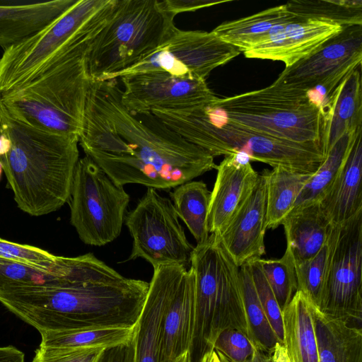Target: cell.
Instances as JSON below:
<instances>
[{"label": "cell", "mask_w": 362, "mask_h": 362, "mask_svg": "<svg viewBox=\"0 0 362 362\" xmlns=\"http://www.w3.org/2000/svg\"><path fill=\"white\" fill-rule=\"evenodd\" d=\"M112 269L92 253L71 257L61 267L47 269L0 258V287L6 284L65 285L109 279Z\"/></svg>", "instance_id": "obj_20"}, {"label": "cell", "mask_w": 362, "mask_h": 362, "mask_svg": "<svg viewBox=\"0 0 362 362\" xmlns=\"http://www.w3.org/2000/svg\"><path fill=\"white\" fill-rule=\"evenodd\" d=\"M255 290L265 315L279 342L283 344L282 312L257 259L248 262Z\"/></svg>", "instance_id": "obj_38"}, {"label": "cell", "mask_w": 362, "mask_h": 362, "mask_svg": "<svg viewBox=\"0 0 362 362\" xmlns=\"http://www.w3.org/2000/svg\"><path fill=\"white\" fill-rule=\"evenodd\" d=\"M149 283L119 279L76 284H6L0 303L40 334L83 328H132L141 313Z\"/></svg>", "instance_id": "obj_2"}, {"label": "cell", "mask_w": 362, "mask_h": 362, "mask_svg": "<svg viewBox=\"0 0 362 362\" xmlns=\"http://www.w3.org/2000/svg\"><path fill=\"white\" fill-rule=\"evenodd\" d=\"M250 161L245 153L235 151L217 165L207 217L209 234L222 232L256 186L259 174Z\"/></svg>", "instance_id": "obj_16"}, {"label": "cell", "mask_w": 362, "mask_h": 362, "mask_svg": "<svg viewBox=\"0 0 362 362\" xmlns=\"http://www.w3.org/2000/svg\"><path fill=\"white\" fill-rule=\"evenodd\" d=\"M97 362H134L132 339L128 343L105 348Z\"/></svg>", "instance_id": "obj_42"}, {"label": "cell", "mask_w": 362, "mask_h": 362, "mask_svg": "<svg viewBox=\"0 0 362 362\" xmlns=\"http://www.w3.org/2000/svg\"><path fill=\"white\" fill-rule=\"evenodd\" d=\"M117 2L78 0L42 28L4 49L0 58V95L29 83L94 39Z\"/></svg>", "instance_id": "obj_6"}, {"label": "cell", "mask_w": 362, "mask_h": 362, "mask_svg": "<svg viewBox=\"0 0 362 362\" xmlns=\"http://www.w3.org/2000/svg\"><path fill=\"white\" fill-rule=\"evenodd\" d=\"M285 5L291 13L302 18L323 20L343 27L362 25L361 0H293Z\"/></svg>", "instance_id": "obj_33"}, {"label": "cell", "mask_w": 362, "mask_h": 362, "mask_svg": "<svg viewBox=\"0 0 362 362\" xmlns=\"http://www.w3.org/2000/svg\"><path fill=\"white\" fill-rule=\"evenodd\" d=\"M211 103L182 110L158 109L152 113L185 140L214 157L240 151L250 160L301 173H315L325 158L319 144L296 143L233 123Z\"/></svg>", "instance_id": "obj_4"}, {"label": "cell", "mask_w": 362, "mask_h": 362, "mask_svg": "<svg viewBox=\"0 0 362 362\" xmlns=\"http://www.w3.org/2000/svg\"><path fill=\"white\" fill-rule=\"evenodd\" d=\"M132 328H83L40 333V346L59 348H108L132 341Z\"/></svg>", "instance_id": "obj_32"}, {"label": "cell", "mask_w": 362, "mask_h": 362, "mask_svg": "<svg viewBox=\"0 0 362 362\" xmlns=\"http://www.w3.org/2000/svg\"><path fill=\"white\" fill-rule=\"evenodd\" d=\"M32 362H35L34 359H33Z\"/></svg>", "instance_id": "obj_49"}, {"label": "cell", "mask_w": 362, "mask_h": 362, "mask_svg": "<svg viewBox=\"0 0 362 362\" xmlns=\"http://www.w3.org/2000/svg\"><path fill=\"white\" fill-rule=\"evenodd\" d=\"M257 346L247 335L235 329H227L216 339L213 349L221 362H248Z\"/></svg>", "instance_id": "obj_39"}, {"label": "cell", "mask_w": 362, "mask_h": 362, "mask_svg": "<svg viewBox=\"0 0 362 362\" xmlns=\"http://www.w3.org/2000/svg\"><path fill=\"white\" fill-rule=\"evenodd\" d=\"M266 352L256 348L252 356L248 362H266Z\"/></svg>", "instance_id": "obj_46"}, {"label": "cell", "mask_w": 362, "mask_h": 362, "mask_svg": "<svg viewBox=\"0 0 362 362\" xmlns=\"http://www.w3.org/2000/svg\"><path fill=\"white\" fill-rule=\"evenodd\" d=\"M288 248L299 262L315 255L327 243L332 225L319 203L291 211L282 221Z\"/></svg>", "instance_id": "obj_24"}, {"label": "cell", "mask_w": 362, "mask_h": 362, "mask_svg": "<svg viewBox=\"0 0 362 362\" xmlns=\"http://www.w3.org/2000/svg\"><path fill=\"white\" fill-rule=\"evenodd\" d=\"M173 202L148 187L124 218L132 238L128 260L142 258L155 269L176 264L187 267L194 246L187 240Z\"/></svg>", "instance_id": "obj_11"}, {"label": "cell", "mask_w": 362, "mask_h": 362, "mask_svg": "<svg viewBox=\"0 0 362 362\" xmlns=\"http://www.w3.org/2000/svg\"><path fill=\"white\" fill-rule=\"evenodd\" d=\"M173 362H192L190 351H185L177 357Z\"/></svg>", "instance_id": "obj_47"}, {"label": "cell", "mask_w": 362, "mask_h": 362, "mask_svg": "<svg viewBox=\"0 0 362 362\" xmlns=\"http://www.w3.org/2000/svg\"><path fill=\"white\" fill-rule=\"evenodd\" d=\"M362 130L336 177L319 202L332 226L344 223L362 211Z\"/></svg>", "instance_id": "obj_21"}, {"label": "cell", "mask_w": 362, "mask_h": 362, "mask_svg": "<svg viewBox=\"0 0 362 362\" xmlns=\"http://www.w3.org/2000/svg\"><path fill=\"white\" fill-rule=\"evenodd\" d=\"M267 194L264 176L258 182L228 225L218 235L224 248L234 262L243 264L265 254Z\"/></svg>", "instance_id": "obj_17"}, {"label": "cell", "mask_w": 362, "mask_h": 362, "mask_svg": "<svg viewBox=\"0 0 362 362\" xmlns=\"http://www.w3.org/2000/svg\"><path fill=\"white\" fill-rule=\"evenodd\" d=\"M174 18L158 0H117L87 53L91 80H111L159 47L175 29Z\"/></svg>", "instance_id": "obj_8"}, {"label": "cell", "mask_w": 362, "mask_h": 362, "mask_svg": "<svg viewBox=\"0 0 362 362\" xmlns=\"http://www.w3.org/2000/svg\"><path fill=\"white\" fill-rule=\"evenodd\" d=\"M240 276L250 339L259 349L269 352L279 340L259 300L248 262L240 267Z\"/></svg>", "instance_id": "obj_34"}, {"label": "cell", "mask_w": 362, "mask_h": 362, "mask_svg": "<svg viewBox=\"0 0 362 362\" xmlns=\"http://www.w3.org/2000/svg\"><path fill=\"white\" fill-rule=\"evenodd\" d=\"M178 218L185 223L197 243L209 236L207 217L211 192L202 181H189L177 186L170 193Z\"/></svg>", "instance_id": "obj_30"}, {"label": "cell", "mask_w": 362, "mask_h": 362, "mask_svg": "<svg viewBox=\"0 0 362 362\" xmlns=\"http://www.w3.org/2000/svg\"><path fill=\"white\" fill-rule=\"evenodd\" d=\"M361 61L362 26H346L309 56L286 67L275 81L307 91L314 88L327 103Z\"/></svg>", "instance_id": "obj_14"}, {"label": "cell", "mask_w": 362, "mask_h": 362, "mask_svg": "<svg viewBox=\"0 0 362 362\" xmlns=\"http://www.w3.org/2000/svg\"><path fill=\"white\" fill-rule=\"evenodd\" d=\"M227 1L210 0H164L160 1L163 9L173 17L176 15L189 11L214 6L226 2Z\"/></svg>", "instance_id": "obj_41"}, {"label": "cell", "mask_w": 362, "mask_h": 362, "mask_svg": "<svg viewBox=\"0 0 362 362\" xmlns=\"http://www.w3.org/2000/svg\"><path fill=\"white\" fill-rule=\"evenodd\" d=\"M1 170H2V168H1V166L0 165V177H1Z\"/></svg>", "instance_id": "obj_48"}, {"label": "cell", "mask_w": 362, "mask_h": 362, "mask_svg": "<svg viewBox=\"0 0 362 362\" xmlns=\"http://www.w3.org/2000/svg\"><path fill=\"white\" fill-rule=\"evenodd\" d=\"M291 15L285 4L222 23L212 32L223 41L246 52L261 42L271 28Z\"/></svg>", "instance_id": "obj_29"}, {"label": "cell", "mask_w": 362, "mask_h": 362, "mask_svg": "<svg viewBox=\"0 0 362 362\" xmlns=\"http://www.w3.org/2000/svg\"><path fill=\"white\" fill-rule=\"evenodd\" d=\"M361 130L362 127H360L356 132L346 134L337 141L300 192L291 211L321 201Z\"/></svg>", "instance_id": "obj_31"}, {"label": "cell", "mask_w": 362, "mask_h": 362, "mask_svg": "<svg viewBox=\"0 0 362 362\" xmlns=\"http://www.w3.org/2000/svg\"><path fill=\"white\" fill-rule=\"evenodd\" d=\"M69 201L71 224L83 243L103 246L120 235L129 195L87 156L77 163Z\"/></svg>", "instance_id": "obj_10"}, {"label": "cell", "mask_w": 362, "mask_h": 362, "mask_svg": "<svg viewBox=\"0 0 362 362\" xmlns=\"http://www.w3.org/2000/svg\"><path fill=\"white\" fill-rule=\"evenodd\" d=\"M264 276L282 311L297 291L294 260L288 248L277 259H257Z\"/></svg>", "instance_id": "obj_35"}, {"label": "cell", "mask_w": 362, "mask_h": 362, "mask_svg": "<svg viewBox=\"0 0 362 362\" xmlns=\"http://www.w3.org/2000/svg\"><path fill=\"white\" fill-rule=\"evenodd\" d=\"M0 258L35 267L54 269L67 264L71 257L57 256L41 248L0 238Z\"/></svg>", "instance_id": "obj_37"}, {"label": "cell", "mask_w": 362, "mask_h": 362, "mask_svg": "<svg viewBox=\"0 0 362 362\" xmlns=\"http://www.w3.org/2000/svg\"><path fill=\"white\" fill-rule=\"evenodd\" d=\"M328 252L327 241L313 257L294 262L297 291L302 292L318 309L325 284Z\"/></svg>", "instance_id": "obj_36"}, {"label": "cell", "mask_w": 362, "mask_h": 362, "mask_svg": "<svg viewBox=\"0 0 362 362\" xmlns=\"http://www.w3.org/2000/svg\"><path fill=\"white\" fill-rule=\"evenodd\" d=\"M267 194V229H274L291 211L296 199L313 173H301L281 166L264 169Z\"/></svg>", "instance_id": "obj_28"}, {"label": "cell", "mask_w": 362, "mask_h": 362, "mask_svg": "<svg viewBox=\"0 0 362 362\" xmlns=\"http://www.w3.org/2000/svg\"><path fill=\"white\" fill-rule=\"evenodd\" d=\"M327 245L326 279L319 310L361 326L362 211L344 223L332 226Z\"/></svg>", "instance_id": "obj_12"}, {"label": "cell", "mask_w": 362, "mask_h": 362, "mask_svg": "<svg viewBox=\"0 0 362 362\" xmlns=\"http://www.w3.org/2000/svg\"><path fill=\"white\" fill-rule=\"evenodd\" d=\"M343 28L337 23L315 18H302L292 14L286 25L276 61L283 62L286 67L290 66L309 56L328 40L340 33Z\"/></svg>", "instance_id": "obj_27"}, {"label": "cell", "mask_w": 362, "mask_h": 362, "mask_svg": "<svg viewBox=\"0 0 362 362\" xmlns=\"http://www.w3.org/2000/svg\"><path fill=\"white\" fill-rule=\"evenodd\" d=\"M319 362H362L361 327L313 310Z\"/></svg>", "instance_id": "obj_25"}, {"label": "cell", "mask_w": 362, "mask_h": 362, "mask_svg": "<svg viewBox=\"0 0 362 362\" xmlns=\"http://www.w3.org/2000/svg\"><path fill=\"white\" fill-rule=\"evenodd\" d=\"M315 305L296 291L282 312L283 344L293 362H319Z\"/></svg>", "instance_id": "obj_26"}, {"label": "cell", "mask_w": 362, "mask_h": 362, "mask_svg": "<svg viewBox=\"0 0 362 362\" xmlns=\"http://www.w3.org/2000/svg\"><path fill=\"white\" fill-rule=\"evenodd\" d=\"M78 144V136L35 128L0 105V165L18 207L30 216L56 211L69 200Z\"/></svg>", "instance_id": "obj_3"}, {"label": "cell", "mask_w": 362, "mask_h": 362, "mask_svg": "<svg viewBox=\"0 0 362 362\" xmlns=\"http://www.w3.org/2000/svg\"><path fill=\"white\" fill-rule=\"evenodd\" d=\"M119 78L124 88L121 101L133 113L190 108L217 98L206 80L179 77L164 71L131 74Z\"/></svg>", "instance_id": "obj_15"}, {"label": "cell", "mask_w": 362, "mask_h": 362, "mask_svg": "<svg viewBox=\"0 0 362 362\" xmlns=\"http://www.w3.org/2000/svg\"><path fill=\"white\" fill-rule=\"evenodd\" d=\"M78 0L0 4V47L4 50L63 14Z\"/></svg>", "instance_id": "obj_23"}, {"label": "cell", "mask_w": 362, "mask_h": 362, "mask_svg": "<svg viewBox=\"0 0 362 362\" xmlns=\"http://www.w3.org/2000/svg\"><path fill=\"white\" fill-rule=\"evenodd\" d=\"M117 79L91 81L79 145L117 185L176 187L216 169L214 157L152 112L133 113Z\"/></svg>", "instance_id": "obj_1"}, {"label": "cell", "mask_w": 362, "mask_h": 362, "mask_svg": "<svg viewBox=\"0 0 362 362\" xmlns=\"http://www.w3.org/2000/svg\"><path fill=\"white\" fill-rule=\"evenodd\" d=\"M93 40L29 83L1 94L0 105L32 127L79 137L92 81L86 57Z\"/></svg>", "instance_id": "obj_5"}, {"label": "cell", "mask_w": 362, "mask_h": 362, "mask_svg": "<svg viewBox=\"0 0 362 362\" xmlns=\"http://www.w3.org/2000/svg\"><path fill=\"white\" fill-rule=\"evenodd\" d=\"M240 52L212 31L183 30L176 27L159 47L115 74L112 79L131 74L159 71L182 78L206 80L214 69L226 64Z\"/></svg>", "instance_id": "obj_13"}, {"label": "cell", "mask_w": 362, "mask_h": 362, "mask_svg": "<svg viewBox=\"0 0 362 362\" xmlns=\"http://www.w3.org/2000/svg\"><path fill=\"white\" fill-rule=\"evenodd\" d=\"M211 105L233 123L274 137L321 146L322 112L307 90L274 81L259 90L217 98Z\"/></svg>", "instance_id": "obj_9"}, {"label": "cell", "mask_w": 362, "mask_h": 362, "mask_svg": "<svg viewBox=\"0 0 362 362\" xmlns=\"http://www.w3.org/2000/svg\"><path fill=\"white\" fill-rule=\"evenodd\" d=\"M105 348H59L39 346L35 362H97Z\"/></svg>", "instance_id": "obj_40"}, {"label": "cell", "mask_w": 362, "mask_h": 362, "mask_svg": "<svg viewBox=\"0 0 362 362\" xmlns=\"http://www.w3.org/2000/svg\"><path fill=\"white\" fill-rule=\"evenodd\" d=\"M266 362H293L284 344L277 341L272 349L266 352Z\"/></svg>", "instance_id": "obj_43"}, {"label": "cell", "mask_w": 362, "mask_h": 362, "mask_svg": "<svg viewBox=\"0 0 362 362\" xmlns=\"http://www.w3.org/2000/svg\"><path fill=\"white\" fill-rule=\"evenodd\" d=\"M199 362H221L216 353L214 350L206 352Z\"/></svg>", "instance_id": "obj_45"}, {"label": "cell", "mask_w": 362, "mask_h": 362, "mask_svg": "<svg viewBox=\"0 0 362 362\" xmlns=\"http://www.w3.org/2000/svg\"><path fill=\"white\" fill-rule=\"evenodd\" d=\"M195 327V297L192 272L182 267L164 313L160 362H173L190 351Z\"/></svg>", "instance_id": "obj_19"}, {"label": "cell", "mask_w": 362, "mask_h": 362, "mask_svg": "<svg viewBox=\"0 0 362 362\" xmlns=\"http://www.w3.org/2000/svg\"><path fill=\"white\" fill-rule=\"evenodd\" d=\"M0 362H25V354L13 346L0 347Z\"/></svg>", "instance_id": "obj_44"}, {"label": "cell", "mask_w": 362, "mask_h": 362, "mask_svg": "<svg viewBox=\"0 0 362 362\" xmlns=\"http://www.w3.org/2000/svg\"><path fill=\"white\" fill-rule=\"evenodd\" d=\"M194 279L195 327L192 362L213 349L225 329H238L250 338L241 288L240 267L216 233L194 247L190 268Z\"/></svg>", "instance_id": "obj_7"}, {"label": "cell", "mask_w": 362, "mask_h": 362, "mask_svg": "<svg viewBox=\"0 0 362 362\" xmlns=\"http://www.w3.org/2000/svg\"><path fill=\"white\" fill-rule=\"evenodd\" d=\"M321 146L325 156L343 136L362 127L361 66L338 86L322 114Z\"/></svg>", "instance_id": "obj_22"}, {"label": "cell", "mask_w": 362, "mask_h": 362, "mask_svg": "<svg viewBox=\"0 0 362 362\" xmlns=\"http://www.w3.org/2000/svg\"><path fill=\"white\" fill-rule=\"evenodd\" d=\"M182 267L170 264L153 269L146 298L134 326V362H160L163 315Z\"/></svg>", "instance_id": "obj_18"}]
</instances>
